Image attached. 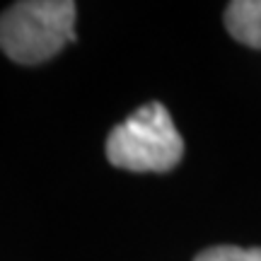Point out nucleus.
Listing matches in <instances>:
<instances>
[{
	"label": "nucleus",
	"mask_w": 261,
	"mask_h": 261,
	"mask_svg": "<svg viewBox=\"0 0 261 261\" xmlns=\"http://www.w3.org/2000/svg\"><path fill=\"white\" fill-rule=\"evenodd\" d=\"M77 8L70 0H22L0 15V51L15 63L37 65L75 41Z\"/></svg>",
	"instance_id": "1"
},
{
	"label": "nucleus",
	"mask_w": 261,
	"mask_h": 261,
	"mask_svg": "<svg viewBox=\"0 0 261 261\" xmlns=\"http://www.w3.org/2000/svg\"><path fill=\"white\" fill-rule=\"evenodd\" d=\"M184 140L160 102L143 104L107 138V160L128 172H169L181 162Z\"/></svg>",
	"instance_id": "2"
},
{
	"label": "nucleus",
	"mask_w": 261,
	"mask_h": 261,
	"mask_svg": "<svg viewBox=\"0 0 261 261\" xmlns=\"http://www.w3.org/2000/svg\"><path fill=\"white\" fill-rule=\"evenodd\" d=\"M227 34L244 46L261 48V0H234L225 8Z\"/></svg>",
	"instance_id": "3"
},
{
	"label": "nucleus",
	"mask_w": 261,
	"mask_h": 261,
	"mask_svg": "<svg viewBox=\"0 0 261 261\" xmlns=\"http://www.w3.org/2000/svg\"><path fill=\"white\" fill-rule=\"evenodd\" d=\"M194 261H261V247H211L203 249Z\"/></svg>",
	"instance_id": "4"
}]
</instances>
